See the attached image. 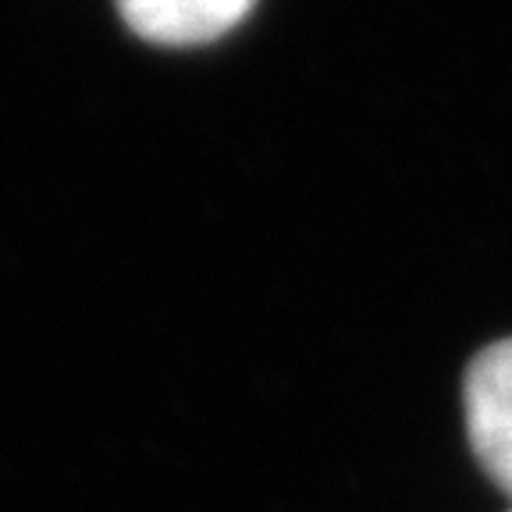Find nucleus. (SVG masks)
<instances>
[{"instance_id": "obj_2", "label": "nucleus", "mask_w": 512, "mask_h": 512, "mask_svg": "<svg viewBox=\"0 0 512 512\" xmlns=\"http://www.w3.org/2000/svg\"><path fill=\"white\" fill-rule=\"evenodd\" d=\"M256 0H118L125 25L157 47H203L246 22Z\"/></svg>"}, {"instance_id": "obj_1", "label": "nucleus", "mask_w": 512, "mask_h": 512, "mask_svg": "<svg viewBox=\"0 0 512 512\" xmlns=\"http://www.w3.org/2000/svg\"><path fill=\"white\" fill-rule=\"evenodd\" d=\"M463 420L480 470L512 498V338L491 342L470 360Z\"/></svg>"}]
</instances>
